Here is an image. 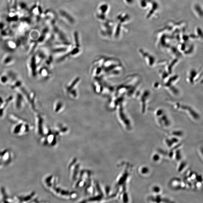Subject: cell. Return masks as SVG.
<instances>
[{
    "mask_svg": "<svg viewBox=\"0 0 203 203\" xmlns=\"http://www.w3.org/2000/svg\"><path fill=\"white\" fill-rule=\"evenodd\" d=\"M200 154L201 155L203 159V146H202L200 148Z\"/></svg>",
    "mask_w": 203,
    "mask_h": 203,
    "instance_id": "3957f363",
    "label": "cell"
},
{
    "mask_svg": "<svg viewBox=\"0 0 203 203\" xmlns=\"http://www.w3.org/2000/svg\"><path fill=\"white\" fill-rule=\"evenodd\" d=\"M19 8L22 11H27L29 10H28V6H27V4L24 3V2H21L19 3L18 5V8Z\"/></svg>",
    "mask_w": 203,
    "mask_h": 203,
    "instance_id": "7a4b0ae2",
    "label": "cell"
},
{
    "mask_svg": "<svg viewBox=\"0 0 203 203\" xmlns=\"http://www.w3.org/2000/svg\"><path fill=\"white\" fill-rule=\"evenodd\" d=\"M60 13L62 17H63L64 19H66V20H67V21L70 22L71 24H73L75 23V21L74 18L67 12L65 11L64 10H61Z\"/></svg>",
    "mask_w": 203,
    "mask_h": 203,
    "instance_id": "6da1fadb",
    "label": "cell"
}]
</instances>
